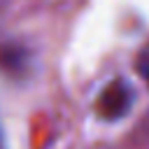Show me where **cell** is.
Listing matches in <instances>:
<instances>
[{
    "label": "cell",
    "instance_id": "obj_1",
    "mask_svg": "<svg viewBox=\"0 0 149 149\" xmlns=\"http://www.w3.org/2000/svg\"><path fill=\"white\" fill-rule=\"evenodd\" d=\"M130 105H133V88L123 79H116V81H109L100 93L98 114L107 121H116L130 109Z\"/></svg>",
    "mask_w": 149,
    "mask_h": 149
},
{
    "label": "cell",
    "instance_id": "obj_2",
    "mask_svg": "<svg viewBox=\"0 0 149 149\" xmlns=\"http://www.w3.org/2000/svg\"><path fill=\"white\" fill-rule=\"evenodd\" d=\"M0 149H5V147H2V133H0Z\"/></svg>",
    "mask_w": 149,
    "mask_h": 149
}]
</instances>
